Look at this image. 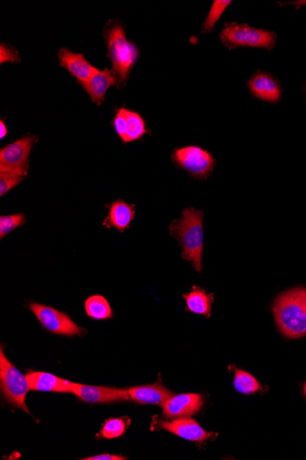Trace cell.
I'll return each mask as SVG.
<instances>
[{"label": "cell", "mask_w": 306, "mask_h": 460, "mask_svg": "<svg viewBox=\"0 0 306 460\" xmlns=\"http://www.w3.org/2000/svg\"><path fill=\"white\" fill-rule=\"evenodd\" d=\"M272 312L285 338L306 336V288H295L280 294L274 300Z\"/></svg>", "instance_id": "3"}, {"label": "cell", "mask_w": 306, "mask_h": 460, "mask_svg": "<svg viewBox=\"0 0 306 460\" xmlns=\"http://www.w3.org/2000/svg\"><path fill=\"white\" fill-rule=\"evenodd\" d=\"M221 41L229 48L255 47L272 49L275 44L274 32L255 29L247 24H226L220 33Z\"/></svg>", "instance_id": "4"}, {"label": "cell", "mask_w": 306, "mask_h": 460, "mask_svg": "<svg viewBox=\"0 0 306 460\" xmlns=\"http://www.w3.org/2000/svg\"><path fill=\"white\" fill-rule=\"evenodd\" d=\"M85 309L88 317L94 320H107L112 318V309L106 298L102 295H92L86 299Z\"/></svg>", "instance_id": "20"}, {"label": "cell", "mask_w": 306, "mask_h": 460, "mask_svg": "<svg viewBox=\"0 0 306 460\" xmlns=\"http://www.w3.org/2000/svg\"><path fill=\"white\" fill-rule=\"evenodd\" d=\"M37 135L27 134L0 150V172H17L28 175L29 155Z\"/></svg>", "instance_id": "7"}, {"label": "cell", "mask_w": 306, "mask_h": 460, "mask_svg": "<svg viewBox=\"0 0 306 460\" xmlns=\"http://www.w3.org/2000/svg\"><path fill=\"white\" fill-rule=\"evenodd\" d=\"M8 135V129L3 120L0 121V139H4Z\"/></svg>", "instance_id": "28"}, {"label": "cell", "mask_w": 306, "mask_h": 460, "mask_svg": "<svg viewBox=\"0 0 306 460\" xmlns=\"http://www.w3.org/2000/svg\"><path fill=\"white\" fill-rule=\"evenodd\" d=\"M29 390L44 392L73 393V383L46 372L29 371L26 375Z\"/></svg>", "instance_id": "15"}, {"label": "cell", "mask_w": 306, "mask_h": 460, "mask_svg": "<svg viewBox=\"0 0 306 460\" xmlns=\"http://www.w3.org/2000/svg\"><path fill=\"white\" fill-rule=\"evenodd\" d=\"M107 45V58L112 65L113 74L119 82V89L125 86L140 56L137 45L128 41L124 24L119 20H110L103 31Z\"/></svg>", "instance_id": "2"}, {"label": "cell", "mask_w": 306, "mask_h": 460, "mask_svg": "<svg viewBox=\"0 0 306 460\" xmlns=\"http://www.w3.org/2000/svg\"><path fill=\"white\" fill-rule=\"evenodd\" d=\"M26 224V216L24 213H17L12 215H2L0 217V238H5L8 234L23 226Z\"/></svg>", "instance_id": "22"}, {"label": "cell", "mask_w": 306, "mask_h": 460, "mask_svg": "<svg viewBox=\"0 0 306 460\" xmlns=\"http://www.w3.org/2000/svg\"><path fill=\"white\" fill-rule=\"evenodd\" d=\"M29 308L37 317L41 326L49 332L59 336H81L85 329L78 326L65 312L58 311L37 302H29Z\"/></svg>", "instance_id": "8"}, {"label": "cell", "mask_w": 306, "mask_h": 460, "mask_svg": "<svg viewBox=\"0 0 306 460\" xmlns=\"http://www.w3.org/2000/svg\"><path fill=\"white\" fill-rule=\"evenodd\" d=\"M161 428L173 433L177 437L194 442H203L212 437V433L206 431L196 420L182 417L173 422H161Z\"/></svg>", "instance_id": "14"}, {"label": "cell", "mask_w": 306, "mask_h": 460, "mask_svg": "<svg viewBox=\"0 0 306 460\" xmlns=\"http://www.w3.org/2000/svg\"><path fill=\"white\" fill-rule=\"evenodd\" d=\"M255 97L262 101L275 103L281 98V89L277 81L267 74L255 75L248 83Z\"/></svg>", "instance_id": "18"}, {"label": "cell", "mask_w": 306, "mask_h": 460, "mask_svg": "<svg viewBox=\"0 0 306 460\" xmlns=\"http://www.w3.org/2000/svg\"><path fill=\"white\" fill-rule=\"evenodd\" d=\"M27 174L17 172H0V196L3 197L12 189L26 179Z\"/></svg>", "instance_id": "24"}, {"label": "cell", "mask_w": 306, "mask_h": 460, "mask_svg": "<svg viewBox=\"0 0 306 460\" xmlns=\"http://www.w3.org/2000/svg\"><path fill=\"white\" fill-rule=\"evenodd\" d=\"M126 428H127V426H126L124 419H122V418H113V419L107 420L104 423L100 434L105 438H117L124 435Z\"/></svg>", "instance_id": "25"}, {"label": "cell", "mask_w": 306, "mask_h": 460, "mask_svg": "<svg viewBox=\"0 0 306 460\" xmlns=\"http://www.w3.org/2000/svg\"><path fill=\"white\" fill-rule=\"evenodd\" d=\"M73 393L88 404H106V402L128 401L131 399L127 390L74 383Z\"/></svg>", "instance_id": "10"}, {"label": "cell", "mask_w": 306, "mask_h": 460, "mask_svg": "<svg viewBox=\"0 0 306 460\" xmlns=\"http://www.w3.org/2000/svg\"><path fill=\"white\" fill-rule=\"evenodd\" d=\"M184 299L189 312L193 314L204 315L206 318L211 317L212 305L214 295L208 294L204 288L194 286L190 293L185 294Z\"/></svg>", "instance_id": "19"}, {"label": "cell", "mask_w": 306, "mask_h": 460, "mask_svg": "<svg viewBox=\"0 0 306 460\" xmlns=\"http://www.w3.org/2000/svg\"><path fill=\"white\" fill-rule=\"evenodd\" d=\"M112 123L114 130L124 143L140 139L147 132L146 122L136 111L117 108Z\"/></svg>", "instance_id": "9"}, {"label": "cell", "mask_w": 306, "mask_h": 460, "mask_svg": "<svg viewBox=\"0 0 306 460\" xmlns=\"http://www.w3.org/2000/svg\"><path fill=\"white\" fill-rule=\"evenodd\" d=\"M85 460H124L127 459L122 456L111 455V454H101V455L89 456V458L83 459Z\"/></svg>", "instance_id": "27"}, {"label": "cell", "mask_w": 306, "mask_h": 460, "mask_svg": "<svg viewBox=\"0 0 306 460\" xmlns=\"http://www.w3.org/2000/svg\"><path fill=\"white\" fill-rule=\"evenodd\" d=\"M203 404L202 395L197 393H184V395L171 397L161 406L165 417L182 418L194 416L200 411Z\"/></svg>", "instance_id": "11"}, {"label": "cell", "mask_w": 306, "mask_h": 460, "mask_svg": "<svg viewBox=\"0 0 306 460\" xmlns=\"http://www.w3.org/2000/svg\"><path fill=\"white\" fill-rule=\"evenodd\" d=\"M234 386L243 395H252L260 389V385L250 373L237 369Z\"/></svg>", "instance_id": "21"}, {"label": "cell", "mask_w": 306, "mask_h": 460, "mask_svg": "<svg viewBox=\"0 0 306 460\" xmlns=\"http://www.w3.org/2000/svg\"><path fill=\"white\" fill-rule=\"evenodd\" d=\"M60 65L77 79L78 84L86 82L95 69L82 53H74L67 48H61L57 53Z\"/></svg>", "instance_id": "13"}, {"label": "cell", "mask_w": 306, "mask_h": 460, "mask_svg": "<svg viewBox=\"0 0 306 460\" xmlns=\"http://www.w3.org/2000/svg\"><path fill=\"white\" fill-rule=\"evenodd\" d=\"M172 160L177 167L187 171L197 179H208L215 167V160L211 153L194 146L175 149Z\"/></svg>", "instance_id": "6"}, {"label": "cell", "mask_w": 306, "mask_h": 460, "mask_svg": "<svg viewBox=\"0 0 306 460\" xmlns=\"http://www.w3.org/2000/svg\"><path fill=\"white\" fill-rule=\"evenodd\" d=\"M80 86L88 93L93 102H95L98 106H101L106 99L107 90L113 86L119 88V82L112 70L105 68L103 70L95 69L88 80L81 83Z\"/></svg>", "instance_id": "12"}, {"label": "cell", "mask_w": 306, "mask_h": 460, "mask_svg": "<svg viewBox=\"0 0 306 460\" xmlns=\"http://www.w3.org/2000/svg\"><path fill=\"white\" fill-rule=\"evenodd\" d=\"M106 207L109 209V215L102 224L105 227L109 230L112 227L116 228L121 233H124L126 229L131 227V222L135 219L134 204L126 203L123 200H117Z\"/></svg>", "instance_id": "16"}, {"label": "cell", "mask_w": 306, "mask_h": 460, "mask_svg": "<svg viewBox=\"0 0 306 460\" xmlns=\"http://www.w3.org/2000/svg\"><path fill=\"white\" fill-rule=\"evenodd\" d=\"M230 3L231 1H226V0H215V1L213 2L208 17H206L205 23L203 24L204 33L210 32L214 29L215 23H218L219 18L226 11V8L229 7Z\"/></svg>", "instance_id": "23"}, {"label": "cell", "mask_w": 306, "mask_h": 460, "mask_svg": "<svg viewBox=\"0 0 306 460\" xmlns=\"http://www.w3.org/2000/svg\"><path fill=\"white\" fill-rule=\"evenodd\" d=\"M204 216L202 210L186 208L169 227L170 236L181 246L182 260L193 264L197 272L202 271Z\"/></svg>", "instance_id": "1"}, {"label": "cell", "mask_w": 306, "mask_h": 460, "mask_svg": "<svg viewBox=\"0 0 306 460\" xmlns=\"http://www.w3.org/2000/svg\"><path fill=\"white\" fill-rule=\"evenodd\" d=\"M127 392L132 401L140 404L161 405L173 396V392L160 381L154 384L128 388Z\"/></svg>", "instance_id": "17"}, {"label": "cell", "mask_w": 306, "mask_h": 460, "mask_svg": "<svg viewBox=\"0 0 306 460\" xmlns=\"http://www.w3.org/2000/svg\"><path fill=\"white\" fill-rule=\"evenodd\" d=\"M0 383L2 395L6 400L15 407L22 409L29 414L25 404L26 395L29 390L28 381L26 376L8 362L2 348L0 351Z\"/></svg>", "instance_id": "5"}, {"label": "cell", "mask_w": 306, "mask_h": 460, "mask_svg": "<svg viewBox=\"0 0 306 460\" xmlns=\"http://www.w3.org/2000/svg\"><path fill=\"white\" fill-rule=\"evenodd\" d=\"M304 392H305V395L306 396V383H305V387H304Z\"/></svg>", "instance_id": "29"}, {"label": "cell", "mask_w": 306, "mask_h": 460, "mask_svg": "<svg viewBox=\"0 0 306 460\" xmlns=\"http://www.w3.org/2000/svg\"><path fill=\"white\" fill-rule=\"evenodd\" d=\"M20 57L18 51L10 45L1 44L0 45V63H19Z\"/></svg>", "instance_id": "26"}]
</instances>
